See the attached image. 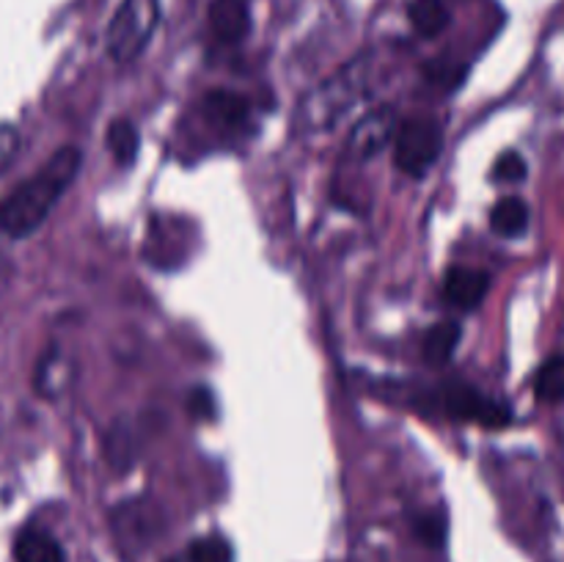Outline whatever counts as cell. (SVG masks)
I'll list each match as a JSON object with an SVG mask.
<instances>
[{
    "instance_id": "obj_3",
    "label": "cell",
    "mask_w": 564,
    "mask_h": 562,
    "mask_svg": "<svg viewBox=\"0 0 564 562\" xmlns=\"http://www.w3.org/2000/svg\"><path fill=\"white\" fill-rule=\"evenodd\" d=\"M160 22V0H121L110 20L105 44L116 64H130L147 50Z\"/></svg>"
},
{
    "instance_id": "obj_9",
    "label": "cell",
    "mask_w": 564,
    "mask_h": 562,
    "mask_svg": "<svg viewBox=\"0 0 564 562\" xmlns=\"http://www.w3.org/2000/svg\"><path fill=\"white\" fill-rule=\"evenodd\" d=\"M202 114L209 125L224 132H242L246 127H251V102H248V97L237 91H226V88H215V91L204 94Z\"/></svg>"
},
{
    "instance_id": "obj_19",
    "label": "cell",
    "mask_w": 564,
    "mask_h": 562,
    "mask_svg": "<svg viewBox=\"0 0 564 562\" xmlns=\"http://www.w3.org/2000/svg\"><path fill=\"white\" fill-rule=\"evenodd\" d=\"M413 532L422 543H427L430 549H441L446 543V518L444 512L438 510H427V512H419L413 518Z\"/></svg>"
},
{
    "instance_id": "obj_5",
    "label": "cell",
    "mask_w": 564,
    "mask_h": 562,
    "mask_svg": "<svg viewBox=\"0 0 564 562\" xmlns=\"http://www.w3.org/2000/svg\"><path fill=\"white\" fill-rule=\"evenodd\" d=\"M435 406L457 422L482 424L488 430H501L512 422V411L507 402L494 400V397L482 395L474 386L452 380L435 389Z\"/></svg>"
},
{
    "instance_id": "obj_4",
    "label": "cell",
    "mask_w": 564,
    "mask_h": 562,
    "mask_svg": "<svg viewBox=\"0 0 564 562\" xmlns=\"http://www.w3.org/2000/svg\"><path fill=\"white\" fill-rule=\"evenodd\" d=\"M444 149V127L433 116H408L394 136V163L402 174L424 176Z\"/></svg>"
},
{
    "instance_id": "obj_16",
    "label": "cell",
    "mask_w": 564,
    "mask_h": 562,
    "mask_svg": "<svg viewBox=\"0 0 564 562\" xmlns=\"http://www.w3.org/2000/svg\"><path fill=\"white\" fill-rule=\"evenodd\" d=\"M138 433L130 422H116L108 433V461L116 472H127L135 466Z\"/></svg>"
},
{
    "instance_id": "obj_6",
    "label": "cell",
    "mask_w": 564,
    "mask_h": 562,
    "mask_svg": "<svg viewBox=\"0 0 564 562\" xmlns=\"http://www.w3.org/2000/svg\"><path fill=\"white\" fill-rule=\"evenodd\" d=\"M397 127H400V119H397V110L391 105H380V108L369 110L350 132V152L356 158L369 160L375 154L383 152L397 136Z\"/></svg>"
},
{
    "instance_id": "obj_12",
    "label": "cell",
    "mask_w": 564,
    "mask_h": 562,
    "mask_svg": "<svg viewBox=\"0 0 564 562\" xmlns=\"http://www.w3.org/2000/svg\"><path fill=\"white\" fill-rule=\"evenodd\" d=\"M463 339V328L452 320L446 323H435L424 331L422 336V356L424 361L433 364V367H444L457 350V342Z\"/></svg>"
},
{
    "instance_id": "obj_11",
    "label": "cell",
    "mask_w": 564,
    "mask_h": 562,
    "mask_svg": "<svg viewBox=\"0 0 564 562\" xmlns=\"http://www.w3.org/2000/svg\"><path fill=\"white\" fill-rule=\"evenodd\" d=\"M14 562H66V556L47 529L25 527L14 540Z\"/></svg>"
},
{
    "instance_id": "obj_7",
    "label": "cell",
    "mask_w": 564,
    "mask_h": 562,
    "mask_svg": "<svg viewBox=\"0 0 564 562\" xmlns=\"http://www.w3.org/2000/svg\"><path fill=\"white\" fill-rule=\"evenodd\" d=\"M163 527L158 507L147 499H132L113 510V532L121 543H149Z\"/></svg>"
},
{
    "instance_id": "obj_10",
    "label": "cell",
    "mask_w": 564,
    "mask_h": 562,
    "mask_svg": "<svg viewBox=\"0 0 564 562\" xmlns=\"http://www.w3.org/2000/svg\"><path fill=\"white\" fill-rule=\"evenodd\" d=\"M209 28L224 44H240L251 31V9L248 0H213L209 6Z\"/></svg>"
},
{
    "instance_id": "obj_18",
    "label": "cell",
    "mask_w": 564,
    "mask_h": 562,
    "mask_svg": "<svg viewBox=\"0 0 564 562\" xmlns=\"http://www.w3.org/2000/svg\"><path fill=\"white\" fill-rule=\"evenodd\" d=\"M187 562H235V549L224 534H207L187 545Z\"/></svg>"
},
{
    "instance_id": "obj_8",
    "label": "cell",
    "mask_w": 564,
    "mask_h": 562,
    "mask_svg": "<svg viewBox=\"0 0 564 562\" xmlns=\"http://www.w3.org/2000/svg\"><path fill=\"white\" fill-rule=\"evenodd\" d=\"M490 292V273L468 264H455L444 275V301L460 312H474L482 306Z\"/></svg>"
},
{
    "instance_id": "obj_13",
    "label": "cell",
    "mask_w": 564,
    "mask_h": 562,
    "mask_svg": "<svg viewBox=\"0 0 564 562\" xmlns=\"http://www.w3.org/2000/svg\"><path fill=\"white\" fill-rule=\"evenodd\" d=\"M490 229L499 237H521L529 229V204L521 196H505L490 209Z\"/></svg>"
},
{
    "instance_id": "obj_14",
    "label": "cell",
    "mask_w": 564,
    "mask_h": 562,
    "mask_svg": "<svg viewBox=\"0 0 564 562\" xmlns=\"http://www.w3.org/2000/svg\"><path fill=\"white\" fill-rule=\"evenodd\" d=\"M408 17H411V25L416 28V33H422L424 39L441 36L452 22L446 0H413Z\"/></svg>"
},
{
    "instance_id": "obj_1",
    "label": "cell",
    "mask_w": 564,
    "mask_h": 562,
    "mask_svg": "<svg viewBox=\"0 0 564 562\" xmlns=\"http://www.w3.org/2000/svg\"><path fill=\"white\" fill-rule=\"evenodd\" d=\"M80 165L83 152L77 147L55 149L36 174L20 182L0 202V235L11 237V240L31 237L50 218V213L64 198L72 182L77 180Z\"/></svg>"
},
{
    "instance_id": "obj_21",
    "label": "cell",
    "mask_w": 564,
    "mask_h": 562,
    "mask_svg": "<svg viewBox=\"0 0 564 562\" xmlns=\"http://www.w3.org/2000/svg\"><path fill=\"white\" fill-rule=\"evenodd\" d=\"M187 411H191V417L209 422V419L215 417L213 391H209L207 386H198V389H193L191 397H187Z\"/></svg>"
},
{
    "instance_id": "obj_15",
    "label": "cell",
    "mask_w": 564,
    "mask_h": 562,
    "mask_svg": "<svg viewBox=\"0 0 564 562\" xmlns=\"http://www.w3.org/2000/svg\"><path fill=\"white\" fill-rule=\"evenodd\" d=\"M105 141H108V149H110V154H113L116 163L119 165L135 163L138 149H141V132H138V127L132 125L130 119L110 121Z\"/></svg>"
},
{
    "instance_id": "obj_17",
    "label": "cell",
    "mask_w": 564,
    "mask_h": 562,
    "mask_svg": "<svg viewBox=\"0 0 564 562\" xmlns=\"http://www.w3.org/2000/svg\"><path fill=\"white\" fill-rule=\"evenodd\" d=\"M534 395L540 402L564 400V356H551L534 375Z\"/></svg>"
},
{
    "instance_id": "obj_2",
    "label": "cell",
    "mask_w": 564,
    "mask_h": 562,
    "mask_svg": "<svg viewBox=\"0 0 564 562\" xmlns=\"http://www.w3.org/2000/svg\"><path fill=\"white\" fill-rule=\"evenodd\" d=\"M369 94V72L367 64L356 61L347 64L345 69L336 72L330 80L314 94H308L301 105V121L308 130H330L339 125L358 102H364Z\"/></svg>"
},
{
    "instance_id": "obj_20",
    "label": "cell",
    "mask_w": 564,
    "mask_h": 562,
    "mask_svg": "<svg viewBox=\"0 0 564 562\" xmlns=\"http://www.w3.org/2000/svg\"><path fill=\"white\" fill-rule=\"evenodd\" d=\"M529 174V165L523 160L521 152H505L496 158L494 169H490V180L505 182V185H516V182H523Z\"/></svg>"
}]
</instances>
